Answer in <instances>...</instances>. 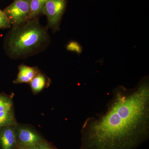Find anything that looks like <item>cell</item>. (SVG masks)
Here are the masks:
<instances>
[{
	"instance_id": "obj_1",
	"label": "cell",
	"mask_w": 149,
	"mask_h": 149,
	"mask_svg": "<svg viewBox=\"0 0 149 149\" xmlns=\"http://www.w3.org/2000/svg\"><path fill=\"white\" fill-rule=\"evenodd\" d=\"M112 94L104 112L85 120L80 149H134L148 138V77L133 88L118 86Z\"/></svg>"
},
{
	"instance_id": "obj_2",
	"label": "cell",
	"mask_w": 149,
	"mask_h": 149,
	"mask_svg": "<svg viewBox=\"0 0 149 149\" xmlns=\"http://www.w3.org/2000/svg\"><path fill=\"white\" fill-rule=\"evenodd\" d=\"M12 26L5 41L6 51L11 58L34 55L45 49L50 43L47 28L40 24L37 17Z\"/></svg>"
},
{
	"instance_id": "obj_3",
	"label": "cell",
	"mask_w": 149,
	"mask_h": 149,
	"mask_svg": "<svg viewBox=\"0 0 149 149\" xmlns=\"http://www.w3.org/2000/svg\"><path fill=\"white\" fill-rule=\"evenodd\" d=\"M66 5V0H47L42 14L47 19V28L55 32L60 29V25Z\"/></svg>"
},
{
	"instance_id": "obj_4",
	"label": "cell",
	"mask_w": 149,
	"mask_h": 149,
	"mask_svg": "<svg viewBox=\"0 0 149 149\" xmlns=\"http://www.w3.org/2000/svg\"><path fill=\"white\" fill-rule=\"evenodd\" d=\"M3 11L12 26L22 24L29 20L30 0H14Z\"/></svg>"
},
{
	"instance_id": "obj_5",
	"label": "cell",
	"mask_w": 149,
	"mask_h": 149,
	"mask_svg": "<svg viewBox=\"0 0 149 149\" xmlns=\"http://www.w3.org/2000/svg\"><path fill=\"white\" fill-rule=\"evenodd\" d=\"M17 143L18 146L37 148L45 140L33 126L17 123L15 128Z\"/></svg>"
},
{
	"instance_id": "obj_6",
	"label": "cell",
	"mask_w": 149,
	"mask_h": 149,
	"mask_svg": "<svg viewBox=\"0 0 149 149\" xmlns=\"http://www.w3.org/2000/svg\"><path fill=\"white\" fill-rule=\"evenodd\" d=\"M15 125L0 128V149L16 148L17 144L15 132Z\"/></svg>"
},
{
	"instance_id": "obj_7",
	"label": "cell",
	"mask_w": 149,
	"mask_h": 149,
	"mask_svg": "<svg viewBox=\"0 0 149 149\" xmlns=\"http://www.w3.org/2000/svg\"><path fill=\"white\" fill-rule=\"evenodd\" d=\"M18 68V74L13 82L15 84L30 83L40 71L38 67H31L24 64L19 65Z\"/></svg>"
},
{
	"instance_id": "obj_8",
	"label": "cell",
	"mask_w": 149,
	"mask_h": 149,
	"mask_svg": "<svg viewBox=\"0 0 149 149\" xmlns=\"http://www.w3.org/2000/svg\"><path fill=\"white\" fill-rule=\"evenodd\" d=\"M51 80L45 74L40 71L29 83L33 94H37L48 88L51 85Z\"/></svg>"
},
{
	"instance_id": "obj_9",
	"label": "cell",
	"mask_w": 149,
	"mask_h": 149,
	"mask_svg": "<svg viewBox=\"0 0 149 149\" xmlns=\"http://www.w3.org/2000/svg\"><path fill=\"white\" fill-rule=\"evenodd\" d=\"M17 123L15 114L14 109L0 112V128Z\"/></svg>"
},
{
	"instance_id": "obj_10",
	"label": "cell",
	"mask_w": 149,
	"mask_h": 149,
	"mask_svg": "<svg viewBox=\"0 0 149 149\" xmlns=\"http://www.w3.org/2000/svg\"><path fill=\"white\" fill-rule=\"evenodd\" d=\"M47 0H30V12L29 19L37 18L42 14L46 2Z\"/></svg>"
},
{
	"instance_id": "obj_11",
	"label": "cell",
	"mask_w": 149,
	"mask_h": 149,
	"mask_svg": "<svg viewBox=\"0 0 149 149\" xmlns=\"http://www.w3.org/2000/svg\"><path fill=\"white\" fill-rule=\"evenodd\" d=\"M13 109L14 104L11 96L0 93V112L7 111Z\"/></svg>"
},
{
	"instance_id": "obj_12",
	"label": "cell",
	"mask_w": 149,
	"mask_h": 149,
	"mask_svg": "<svg viewBox=\"0 0 149 149\" xmlns=\"http://www.w3.org/2000/svg\"><path fill=\"white\" fill-rule=\"evenodd\" d=\"M66 48L68 51L74 52L78 54L82 53L83 51L82 46L76 41H70L67 45Z\"/></svg>"
},
{
	"instance_id": "obj_13",
	"label": "cell",
	"mask_w": 149,
	"mask_h": 149,
	"mask_svg": "<svg viewBox=\"0 0 149 149\" xmlns=\"http://www.w3.org/2000/svg\"><path fill=\"white\" fill-rule=\"evenodd\" d=\"M11 26V24L6 17L0 16V29H8Z\"/></svg>"
},
{
	"instance_id": "obj_14",
	"label": "cell",
	"mask_w": 149,
	"mask_h": 149,
	"mask_svg": "<svg viewBox=\"0 0 149 149\" xmlns=\"http://www.w3.org/2000/svg\"><path fill=\"white\" fill-rule=\"evenodd\" d=\"M36 149H56L54 146L45 140H44L38 145Z\"/></svg>"
},
{
	"instance_id": "obj_15",
	"label": "cell",
	"mask_w": 149,
	"mask_h": 149,
	"mask_svg": "<svg viewBox=\"0 0 149 149\" xmlns=\"http://www.w3.org/2000/svg\"><path fill=\"white\" fill-rule=\"evenodd\" d=\"M36 148H31V147L23 146L17 145L15 149H36Z\"/></svg>"
},
{
	"instance_id": "obj_16",
	"label": "cell",
	"mask_w": 149,
	"mask_h": 149,
	"mask_svg": "<svg viewBox=\"0 0 149 149\" xmlns=\"http://www.w3.org/2000/svg\"><path fill=\"white\" fill-rule=\"evenodd\" d=\"M0 16L5 17H6L3 11L1 10V9H0Z\"/></svg>"
}]
</instances>
